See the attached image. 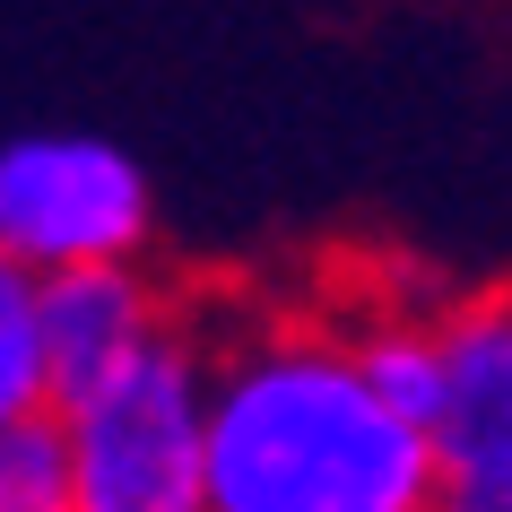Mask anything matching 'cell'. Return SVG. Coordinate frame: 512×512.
I'll use <instances>...</instances> for the list:
<instances>
[{
    "label": "cell",
    "instance_id": "obj_3",
    "mask_svg": "<svg viewBox=\"0 0 512 512\" xmlns=\"http://www.w3.org/2000/svg\"><path fill=\"white\" fill-rule=\"evenodd\" d=\"M157 243V191L105 131H18L0 139V261L18 278L131 270Z\"/></svg>",
    "mask_w": 512,
    "mask_h": 512
},
{
    "label": "cell",
    "instance_id": "obj_2",
    "mask_svg": "<svg viewBox=\"0 0 512 512\" xmlns=\"http://www.w3.org/2000/svg\"><path fill=\"white\" fill-rule=\"evenodd\" d=\"M61 486L70 512H200V330L174 322L148 356L87 391H61Z\"/></svg>",
    "mask_w": 512,
    "mask_h": 512
},
{
    "label": "cell",
    "instance_id": "obj_1",
    "mask_svg": "<svg viewBox=\"0 0 512 512\" xmlns=\"http://www.w3.org/2000/svg\"><path fill=\"white\" fill-rule=\"evenodd\" d=\"M434 452L322 313L200 330V512H426Z\"/></svg>",
    "mask_w": 512,
    "mask_h": 512
},
{
    "label": "cell",
    "instance_id": "obj_4",
    "mask_svg": "<svg viewBox=\"0 0 512 512\" xmlns=\"http://www.w3.org/2000/svg\"><path fill=\"white\" fill-rule=\"evenodd\" d=\"M434 486H512V304L504 287L434 304V382H426Z\"/></svg>",
    "mask_w": 512,
    "mask_h": 512
},
{
    "label": "cell",
    "instance_id": "obj_6",
    "mask_svg": "<svg viewBox=\"0 0 512 512\" xmlns=\"http://www.w3.org/2000/svg\"><path fill=\"white\" fill-rule=\"evenodd\" d=\"M53 400L44 391V339H35V278L0 261V426H18Z\"/></svg>",
    "mask_w": 512,
    "mask_h": 512
},
{
    "label": "cell",
    "instance_id": "obj_5",
    "mask_svg": "<svg viewBox=\"0 0 512 512\" xmlns=\"http://www.w3.org/2000/svg\"><path fill=\"white\" fill-rule=\"evenodd\" d=\"M183 322V304L165 296L148 261L131 270H70V278H44L35 287V339H44V391H87L105 382L113 365H131ZM44 400V408H53Z\"/></svg>",
    "mask_w": 512,
    "mask_h": 512
},
{
    "label": "cell",
    "instance_id": "obj_7",
    "mask_svg": "<svg viewBox=\"0 0 512 512\" xmlns=\"http://www.w3.org/2000/svg\"><path fill=\"white\" fill-rule=\"evenodd\" d=\"M0 512H70V486H61V434H53L44 408L18 417V426H0Z\"/></svg>",
    "mask_w": 512,
    "mask_h": 512
}]
</instances>
